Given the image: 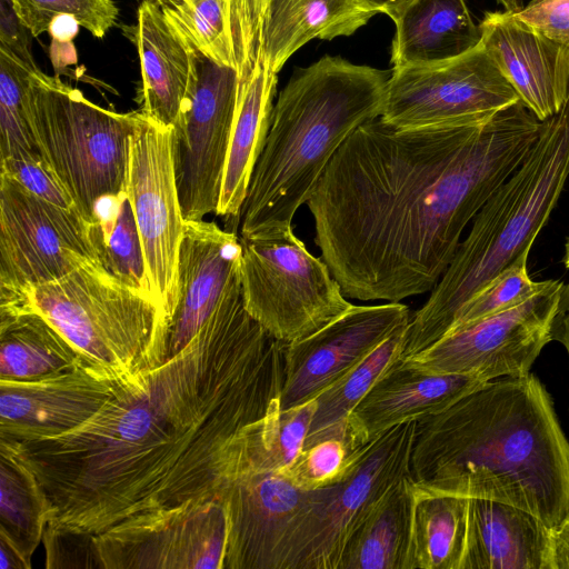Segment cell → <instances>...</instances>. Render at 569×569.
I'll list each match as a JSON object with an SVG mask.
<instances>
[{
    "label": "cell",
    "mask_w": 569,
    "mask_h": 569,
    "mask_svg": "<svg viewBox=\"0 0 569 569\" xmlns=\"http://www.w3.org/2000/svg\"><path fill=\"white\" fill-rule=\"evenodd\" d=\"M284 347L248 313L237 276L181 351L118 382L74 430L14 442L48 523L96 536L142 512L223 500L248 435L280 406Z\"/></svg>",
    "instance_id": "6da1fadb"
},
{
    "label": "cell",
    "mask_w": 569,
    "mask_h": 569,
    "mask_svg": "<svg viewBox=\"0 0 569 569\" xmlns=\"http://www.w3.org/2000/svg\"><path fill=\"white\" fill-rule=\"evenodd\" d=\"M540 126L519 100L480 124L402 129L379 117L357 128L307 201L343 295L400 302L431 291Z\"/></svg>",
    "instance_id": "7a4b0ae2"
},
{
    "label": "cell",
    "mask_w": 569,
    "mask_h": 569,
    "mask_svg": "<svg viewBox=\"0 0 569 569\" xmlns=\"http://www.w3.org/2000/svg\"><path fill=\"white\" fill-rule=\"evenodd\" d=\"M410 473L435 490L521 508L549 528L569 518V440L531 373L487 381L419 420Z\"/></svg>",
    "instance_id": "3957f363"
},
{
    "label": "cell",
    "mask_w": 569,
    "mask_h": 569,
    "mask_svg": "<svg viewBox=\"0 0 569 569\" xmlns=\"http://www.w3.org/2000/svg\"><path fill=\"white\" fill-rule=\"evenodd\" d=\"M390 74L325 56L300 69L273 106L241 211V238L292 229L335 153L382 113Z\"/></svg>",
    "instance_id": "277c9868"
},
{
    "label": "cell",
    "mask_w": 569,
    "mask_h": 569,
    "mask_svg": "<svg viewBox=\"0 0 569 569\" xmlns=\"http://www.w3.org/2000/svg\"><path fill=\"white\" fill-rule=\"evenodd\" d=\"M569 177V96L541 121L520 166L472 220L447 270L407 326L401 359L427 349L451 328L460 308L521 253L529 252Z\"/></svg>",
    "instance_id": "5b68a950"
},
{
    "label": "cell",
    "mask_w": 569,
    "mask_h": 569,
    "mask_svg": "<svg viewBox=\"0 0 569 569\" xmlns=\"http://www.w3.org/2000/svg\"><path fill=\"white\" fill-rule=\"evenodd\" d=\"M0 309H27L47 319L91 366L116 381L161 365L168 323L156 301L100 264L29 288Z\"/></svg>",
    "instance_id": "8992f818"
},
{
    "label": "cell",
    "mask_w": 569,
    "mask_h": 569,
    "mask_svg": "<svg viewBox=\"0 0 569 569\" xmlns=\"http://www.w3.org/2000/svg\"><path fill=\"white\" fill-rule=\"evenodd\" d=\"M27 106L39 154L79 214L94 223L99 199L126 188L130 138L140 111L104 109L40 69L31 73Z\"/></svg>",
    "instance_id": "52a82bcc"
},
{
    "label": "cell",
    "mask_w": 569,
    "mask_h": 569,
    "mask_svg": "<svg viewBox=\"0 0 569 569\" xmlns=\"http://www.w3.org/2000/svg\"><path fill=\"white\" fill-rule=\"evenodd\" d=\"M240 240L244 308L274 339L300 340L353 306L328 264L292 229Z\"/></svg>",
    "instance_id": "ba28073f"
},
{
    "label": "cell",
    "mask_w": 569,
    "mask_h": 569,
    "mask_svg": "<svg viewBox=\"0 0 569 569\" xmlns=\"http://www.w3.org/2000/svg\"><path fill=\"white\" fill-rule=\"evenodd\" d=\"M417 422L370 440L337 483L313 490L286 542L280 569H338L347 540L365 516L395 482L411 476Z\"/></svg>",
    "instance_id": "9c48e42d"
},
{
    "label": "cell",
    "mask_w": 569,
    "mask_h": 569,
    "mask_svg": "<svg viewBox=\"0 0 569 569\" xmlns=\"http://www.w3.org/2000/svg\"><path fill=\"white\" fill-rule=\"evenodd\" d=\"M87 264H101L91 223L0 172V302Z\"/></svg>",
    "instance_id": "30bf717a"
},
{
    "label": "cell",
    "mask_w": 569,
    "mask_h": 569,
    "mask_svg": "<svg viewBox=\"0 0 569 569\" xmlns=\"http://www.w3.org/2000/svg\"><path fill=\"white\" fill-rule=\"evenodd\" d=\"M519 100L480 41L443 62L392 69L380 119L402 129L480 124Z\"/></svg>",
    "instance_id": "8fae6325"
},
{
    "label": "cell",
    "mask_w": 569,
    "mask_h": 569,
    "mask_svg": "<svg viewBox=\"0 0 569 569\" xmlns=\"http://www.w3.org/2000/svg\"><path fill=\"white\" fill-rule=\"evenodd\" d=\"M563 283L545 280L526 300L455 328L405 360L431 372L467 375L485 381L528 376L551 341L552 319Z\"/></svg>",
    "instance_id": "7c38bea8"
},
{
    "label": "cell",
    "mask_w": 569,
    "mask_h": 569,
    "mask_svg": "<svg viewBox=\"0 0 569 569\" xmlns=\"http://www.w3.org/2000/svg\"><path fill=\"white\" fill-rule=\"evenodd\" d=\"M241 80L234 68L196 52L183 111L172 128V158L186 220L217 212Z\"/></svg>",
    "instance_id": "4fadbf2b"
},
{
    "label": "cell",
    "mask_w": 569,
    "mask_h": 569,
    "mask_svg": "<svg viewBox=\"0 0 569 569\" xmlns=\"http://www.w3.org/2000/svg\"><path fill=\"white\" fill-rule=\"evenodd\" d=\"M139 230L146 269L168 326L177 302V270L186 219L172 158V128L141 111L130 138L126 183Z\"/></svg>",
    "instance_id": "5bb4252c"
},
{
    "label": "cell",
    "mask_w": 569,
    "mask_h": 569,
    "mask_svg": "<svg viewBox=\"0 0 569 569\" xmlns=\"http://www.w3.org/2000/svg\"><path fill=\"white\" fill-rule=\"evenodd\" d=\"M223 500H190L129 517L96 535L104 569H223Z\"/></svg>",
    "instance_id": "9a60e30c"
},
{
    "label": "cell",
    "mask_w": 569,
    "mask_h": 569,
    "mask_svg": "<svg viewBox=\"0 0 569 569\" xmlns=\"http://www.w3.org/2000/svg\"><path fill=\"white\" fill-rule=\"evenodd\" d=\"M411 319L408 306H352L320 330L286 343L280 409L315 400Z\"/></svg>",
    "instance_id": "2e32d148"
},
{
    "label": "cell",
    "mask_w": 569,
    "mask_h": 569,
    "mask_svg": "<svg viewBox=\"0 0 569 569\" xmlns=\"http://www.w3.org/2000/svg\"><path fill=\"white\" fill-rule=\"evenodd\" d=\"M312 496L280 472L237 470L223 496V569H280L289 535Z\"/></svg>",
    "instance_id": "e0dca14e"
},
{
    "label": "cell",
    "mask_w": 569,
    "mask_h": 569,
    "mask_svg": "<svg viewBox=\"0 0 569 569\" xmlns=\"http://www.w3.org/2000/svg\"><path fill=\"white\" fill-rule=\"evenodd\" d=\"M118 382L86 360L41 379H0V439L21 442L72 431L99 411Z\"/></svg>",
    "instance_id": "ac0fdd59"
},
{
    "label": "cell",
    "mask_w": 569,
    "mask_h": 569,
    "mask_svg": "<svg viewBox=\"0 0 569 569\" xmlns=\"http://www.w3.org/2000/svg\"><path fill=\"white\" fill-rule=\"evenodd\" d=\"M479 23L481 42L523 104L540 120L555 116L569 96V44L552 40L518 16L517 0H497Z\"/></svg>",
    "instance_id": "d6986e66"
},
{
    "label": "cell",
    "mask_w": 569,
    "mask_h": 569,
    "mask_svg": "<svg viewBox=\"0 0 569 569\" xmlns=\"http://www.w3.org/2000/svg\"><path fill=\"white\" fill-rule=\"evenodd\" d=\"M240 238L211 221L186 220L177 270V302L168 326V357L197 335L239 274Z\"/></svg>",
    "instance_id": "ffe728a7"
},
{
    "label": "cell",
    "mask_w": 569,
    "mask_h": 569,
    "mask_svg": "<svg viewBox=\"0 0 569 569\" xmlns=\"http://www.w3.org/2000/svg\"><path fill=\"white\" fill-rule=\"evenodd\" d=\"M486 382L473 376L431 372L399 358L352 411L350 426L368 442L398 425L443 411Z\"/></svg>",
    "instance_id": "44dd1931"
},
{
    "label": "cell",
    "mask_w": 569,
    "mask_h": 569,
    "mask_svg": "<svg viewBox=\"0 0 569 569\" xmlns=\"http://www.w3.org/2000/svg\"><path fill=\"white\" fill-rule=\"evenodd\" d=\"M141 69V112L173 128L183 111L196 51L168 21L156 0H142L134 33Z\"/></svg>",
    "instance_id": "7402d4cb"
},
{
    "label": "cell",
    "mask_w": 569,
    "mask_h": 569,
    "mask_svg": "<svg viewBox=\"0 0 569 569\" xmlns=\"http://www.w3.org/2000/svg\"><path fill=\"white\" fill-rule=\"evenodd\" d=\"M460 569H551L550 528L521 508L468 498Z\"/></svg>",
    "instance_id": "603a6c76"
},
{
    "label": "cell",
    "mask_w": 569,
    "mask_h": 569,
    "mask_svg": "<svg viewBox=\"0 0 569 569\" xmlns=\"http://www.w3.org/2000/svg\"><path fill=\"white\" fill-rule=\"evenodd\" d=\"M277 73L258 58L240 86L217 214L239 223L250 180L263 150L273 110Z\"/></svg>",
    "instance_id": "cb8c5ba5"
},
{
    "label": "cell",
    "mask_w": 569,
    "mask_h": 569,
    "mask_svg": "<svg viewBox=\"0 0 569 569\" xmlns=\"http://www.w3.org/2000/svg\"><path fill=\"white\" fill-rule=\"evenodd\" d=\"M377 13L359 0H271L258 58L278 73L310 40L351 36Z\"/></svg>",
    "instance_id": "d4e9b609"
},
{
    "label": "cell",
    "mask_w": 569,
    "mask_h": 569,
    "mask_svg": "<svg viewBox=\"0 0 569 569\" xmlns=\"http://www.w3.org/2000/svg\"><path fill=\"white\" fill-rule=\"evenodd\" d=\"M393 22L392 69L443 62L481 41L465 0H413Z\"/></svg>",
    "instance_id": "484cf974"
},
{
    "label": "cell",
    "mask_w": 569,
    "mask_h": 569,
    "mask_svg": "<svg viewBox=\"0 0 569 569\" xmlns=\"http://www.w3.org/2000/svg\"><path fill=\"white\" fill-rule=\"evenodd\" d=\"M412 478L395 482L353 530L338 569H409Z\"/></svg>",
    "instance_id": "4316f807"
},
{
    "label": "cell",
    "mask_w": 569,
    "mask_h": 569,
    "mask_svg": "<svg viewBox=\"0 0 569 569\" xmlns=\"http://www.w3.org/2000/svg\"><path fill=\"white\" fill-rule=\"evenodd\" d=\"M84 359L41 315L0 309V379L36 380L69 370Z\"/></svg>",
    "instance_id": "83f0119b"
},
{
    "label": "cell",
    "mask_w": 569,
    "mask_h": 569,
    "mask_svg": "<svg viewBox=\"0 0 569 569\" xmlns=\"http://www.w3.org/2000/svg\"><path fill=\"white\" fill-rule=\"evenodd\" d=\"M467 515L468 498L412 480L409 569H460Z\"/></svg>",
    "instance_id": "f1b7e54d"
},
{
    "label": "cell",
    "mask_w": 569,
    "mask_h": 569,
    "mask_svg": "<svg viewBox=\"0 0 569 569\" xmlns=\"http://www.w3.org/2000/svg\"><path fill=\"white\" fill-rule=\"evenodd\" d=\"M49 513L47 497L14 442L0 439V537L31 563Z\"/></svg>",
    "instance_id": "f546056e"
},
{
    "label": "cell",
    "mask_w": 569,
    "mask_h": 569,
    "mask_svg": "<svg viewBox=\"0 0 569 569\" xmlns=\"http://www.w3.org/2000/svg\"><path fill=\"white\" fill-rule=\"evenodd\" d=\"M407 326L315 399L316 409L303 448L328 437L355 432L350 416L376 381L401 357Z\"/></svg>",
    "instance_id": "4dcf8cb0"
},
{
    "label": "cell",
    "mask_w": 569,
    "mask_h": 569,
    "mask_svg": "<svg viewBox=\"0 0 569 569\" xmlns=\"http://www.w3.org/2000/svg\"><path fill=\"white\" fill-rule=\"evenodd\" d=\"M315 409L316 400L276 407L250 431L237 470L284 472L303 449Z\"/></svg>",
    "instance_id": "1f68e13d"
},
{
    "label": "cell",
    "mask_w": 569,
    "mask_h": 569,
    "mask_svg": "<svg viewBox=\"0 0 569 569\" xmlns=\"http://www.w3.org/2000/svg\"><path fill=\"white\" fill-rule=\"evenodd\" d=\"M198 53L238 71L230 0H156Z\"/></svg>",
    "instance_id": "d6a6232c"
},
{
    "label": "cell",
    "mask_w": 569,
    "mask_h": 569,
    "mask_svg": "<svg viewBox=\"0 0 569 569\" xmlns=\"http://www.w3.org/2000/svg\"><path fill=\"white\" fill-rule=\"evenodd\" d=\"M37 69L0 50V160L40 156L27 106L30 77Z\"/></svg>",
    "instance_id": "836d02e7"
},
{
    "label": "cell",
    "mask_w": 569,
    "mask_h": 569,
    "mask_svg": "<svg viewBox=\"0 0 569 569\" xmlns=\"http://www.w3.org/2000/svg\"><path fill=\"white\" fill-rule=\"evenodd\" d=\"M97 250L99 260L108 273L154 300L139 230L126 189L112 230L98 242Z\"/></svg>",
    "instance_id": "e575fe53"
},
{
    "label": "cell",
    "mask_w": 569,
    "mask_h": 569,
    "mask_svg": "<svg viewBox=\"0 0 569 569\" xmlns=\"http://www.w3.org/2000/svg\"><path fill=\"white\" fill-rule=\"evenodd\" d=\"M366 443L355 432L325 438L303 448L282 475L301 490L331 486L349 471Z\"/></svg>",
    "instance_id": "d590c367"
},
{
    "label": "cell",
    "mask_w": 569,
    "mask_h": 569,
    "mask_svg": "<svg viewBox=\"0 0 569 569\" xmlns=\"http://www.w3.org/2000/svg\"><path fill=\"white\" fill-rule=\"evenodd\" d=\"M13 8L33 37L49 31L60 17H70L93 37L102 38L118 20L113 0H11Z\"/></svg>",
    "instance_id": "8d00e7d4"
},
{
    "label": "cell",
    "mask_w": 569,
    "mask_h": 569,
    "mask_svg": "<svg viewBox=\"0 0 569 569\" xmlns=\"http://www.w3.org/2000/svg\"><path fill=\"white\" fill-rule=\"evenodd\" d=\"M528 254L529 252L521 253L475 293L460 308L449 331L513 307L536 293L545 280L535 281L530 278L527 268Z\"/></svg>",
    "instance_id": "74e56055"
},
{
    "label": "cell",
    "mask_w": 569,
    "mask_h": 569,
    "mask_svg": "<svg viewBox=\"0 0 569 569\" xmlns=\"http://www.w3.org/2000/svg\"><path fill=\"white\" fill-rule=\"evenodd\" d=\"M42 542L48 569H104L91 533L47 523Z\"/></svg>",
    "instance_id": "f35d334b"
},
{
    "label": "cell",
    "mask_w": 569,
    "mask_h": 569,
    "mask_svg": "<svg viewBox=\"0 0 569 569\" xmlns=\"http://www.w3.org/2000/svg\"><path fill=\"white\" fill-rule=\"evenodd\" d=\"M230 2L238 73L242 83L258 58L271 0H230Z\"/></svg>",
    "instance_id": "ab89813d"
},
{
    "label": "cell",
    "mask_w": 569,
    "mask_h": 569,
    "mask_svg": "<svg viewBox=\"0 0 569 569\" xmlns=\"http://www.w3.org/2000/svg\"><path fill=\"white\" fill-rule=\"evenodd\" d=\"M0 172L10 176L39 198L68 210L74 202L41 156L0 160Z\"/></svg>",
    "instance_id": "60d3db41"
},
{
    "label": "cell",
    "mask_w": 569,
    "mask_h": 569,
    "mask_svg": "<svg viewBox=\"0 0 569 569\" xmlns=\"http://www.w3.org/2000/svg\"><path fill=\"white\" fill-rule=\"evenodd\" d=\"M518 16L543 36L569 44V0H530Z\"/></svg>",
    "instance_id": "b9f144b4"
},
{
    "label": "cell",
    "mask_w": 569,
    "mask_h": 569,
    "mask_svg": "<svg viewBox=\"0 0 569 569\" xmlns=\"http://www.w3.org/2000/svg\"><path fill=\"white\" fill-rule=\"evenodd\" d=\"M32 32L17 14L11 0H0V50L38 68L31 51Z\"/></svg>",
    "instance_id": "7bdbcfd3"
},
{
    "label": "cell",
    "mask_w": 569,
    "mask_h": 569,
    "mask_svg": "<svg viewBox=\"0 0 569 569\" xmlns=\"http://www.w3.org/2000/svg\"><path fill=\"white\" fill-rule=\"evenodd\" d=\"M551 341L560 342L569 357V282L563 283L551 325Z\"/></svg>",
    "instance_id": "ee69618b"
},
{
    "label": "cell",
    "mask_w": 569,
    "mask_h": 569,
    "mask_svg": "<svg viewBox=\"0 0 569 569\" xmlns=\"http://www.w3.org/2000/svg\"><path fill=\"white\" fill-rule=\"evenodd\" d=\"M551 569H569V518L550 528Z\"/></svg>",
    "instance_id": "f6af8a7d"
},
{
    "label": "cell",
    "mask_w": 569,
    "mask_h": 569,
    "mask_svg": "<svg viewBox=\"0 0 569 569\" xmlns=\"http://www.w3.org/2000/svg\"><path fill=\"white\" fill-rule=\"evenodd\" d=\"M31 563L6 538L0 537V569H30Z\"/></svg>",
    "instance_id": "bcb514c9"
},
{
    "label": "cell",
    "mask_w": 569,
    "mask_h": 569,
    "mask_svg": "<svg viewBox=\"0 0 569 569\" xmlns=\"http://www.w3.org/2000/svg\"><path fill=\"white\" fill-rule=\"evenodd\" d=\"M378 13L389 16L393 21L413 0H359Z\"/></svg>",
    "instance_id": "7dc6e473"
},
{
    "label": "cell",
    "mask_w": 569,
    "mask_h": 569,
    "mask_svg": "<svg viewBox=\"0 0 569 569\" xmlns=\"http://www.w3.org/2000/svg\"><path fill=\"white\" fill-rule=\"evenodd\" d=\"M562 262H563L566 269L569 270V237L567 238V241L565 243V254L562 258Z\"/></svg>",
    "instance_id": "c3c4849f"
}]
</instances>
